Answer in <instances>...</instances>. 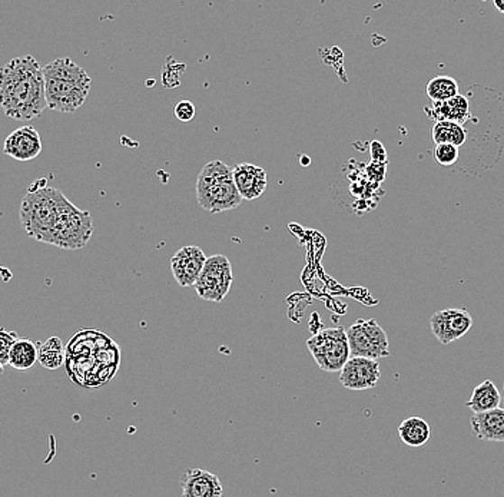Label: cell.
I'll list each match as a JSON object with an SVG mask.
<instances>
[{
    "label": "cell",
    "mask_w": 504,
    "mask_h": 497,
    "mask_svg": "<svg viewBox=\"0 0 504 497\" xmlns=\"http://www.w3.org/2000/svg\"><path fill=\"white\" fill-rule=\"evenodd\" d=\"M493 6L496 7L500 14H504V0H493Z\"/></svg>",
    "instance_id": "obj_26"
},
{
    "label": "cell",
    "mask_w": 504,
    "mask_h": 497,
    "mask_svg": "<svg viewBox=\"0 0 504 497\" xmlns=\"http://www.w3.org/2000/svg\"><path fill=\"white\" fill-rule=\"evenodd\" d=\"M472 430L483 442L504 443V407L473 414Z\"/></svg>",
    "instance_id": "obj_15"
},
{
    "label": "cell",
    "mask_w": 504,
    "mask_h": 497,
    "mask_svg": "<svg viewBox=\"0 0 504 497\" xmlns=\"http://www.w3.org/2000/svg\"><path fill=\"white\" fill-rule=\"evenodd\" d=\"M0 108L16 121L39 118L48 108L43 68L33 56L14 58L0 69Z\"/></svg>",
    "instance_id": "obj_1"
},
{
    "label": "cell",
    "mask_w": 504,
    "mask_h": 497,
    "mask_svg": "<svg viewBox=\"0 0 504 497\" xmlns=\"http://www.w3.org/2000/svg\"><path fill=\"white\" fill-rule=\"evenodd\" d=\"M19 340L18 334L14 331H7L0 328V364H9V355H11L12 348L14 343Z\"/></svg>",
    "instance_id": "obj_24"
},
{
    "label": "cell",
    "mask_w": 504,
    "mask_h": 497,
    "mask_svg": "<svg viewBox=\"0 0 504 497\" xmlns=\"http://www.w3.org/2000/svg\"><path fill=\"white\" fill-rule=\"evenodd\" d=\"M70 206L72 202L65 194L49 187L46 179L35 181L28 194L24 195L19 209L22 228L33 240L48 244L49 235L58 219Z\"/></svg>",
    "instance_id": "obj_3"
},
{
    "label": "cell",
    "mask_w": 504,
    "mask_h": 497,
    "mask_svg": "<svg viewBox=\"0 0 504 497\" xmlns=\"http://www.w3.org/2000/svg\"><path fill=\"white\" fill-rule=\"evenodd\" d=\"M206 262V254L199 247L187 245L178 250L170 260V270L174 274L175 281L181 287H194Z\"/></svg>",
    "instance_id": "obj_11"
},
{
    "label": "cell",
    "mask_w": 504,
    "mask_h": 497,
    "mask_svg": "<svg viewBox=\"0 0 504 497\" xmlns=\"http://www.w3.org/2000/svg\"><path fill=\"white\" fill-rule=\"evenodd\" d=\"M430 118L435 122H454L459 125H464L470 118V101L467 97L457 95L445 102H433L432 109H426Z\"/></svg>",
    "instance_id": "obj_16"
},
{
    "label": "cell",
    "mask_w": 504,
    "mask_h": 497,
    "mask_svg": "<svg viewBox=\"0 0 504 497\" xmlns=\"http://www.w3.org/2000/svg\"><path fill=\"white\" fill-rule=\"evenodd\" d=\"M234 274L231 261L225 255H214L206 258V265L202 268L198 281L195 282V291L206 301L221 303L224 301L231 285H233Z\"/></svg>",
    "instance_id": "obj_8"
},
{
    "label": "cell",
    "mask_w": 504,
    "mask_h": 497,
    "mask_svg": "<svg viewBox=\"0 0 504 497\" xmlns=\"http://www.w3.org/2000/svg\"><path fill=\"white\" fill-rule=\"evenodd\" d=\"M433 141L435 145L449 143L462 148L467 141V131L464 126L454 122H435L432 129Z\"/></svg>",
    "instance_id": "obj_20"
},
{
    "label": "cell",
    "mask_w": 504,
    "mask_h": 497,
    "mask_svg": "<svg viewBox=\"0 0 504 497\" xmlns=\"http://www.w3.org/2000/svg\"><path fill=\"white\" fill-rule=\"evenodd\" d=\"M41 152H42V140L38 129L33 126L14 129V133H9L5 140L4 153L21 162L33 161L41 155Z\"/></svg>",
    "instance_id": "obj_12"
},
{
    "label": "cell",
    "mask_w": 504,
    "mask_h": 497,
    "mask_svg": "<svg viewBox=\"0 0 504 497\" xmlns=\"http://www.w3.org/2000/svg\"><path fill=\"white\" fill-rule=\"evenodd\" d=\"M501 404V394L498 387L490 380L481 382L479 386L474 387L473 393L470 396L466 406L470 410L477 413H486V411L499 409Z\"/></svg>",
    "instance_id": "obj_17"
},
{
    "label": "cell",
    "mask_w": 504,
    "mask_h": 497,
    "mask_svg": "<svg viewBox=\"0 0 504 497\" xmlns=\"http://www.w3.org/2000/svg\"><path fill=\"white\" fill-rule=\"evenodd\" d=\"M501 403H503V407H504V384H503V396H501Z\"/></svg>",
    "instance_id": "obj_28"
},
{
    "label": "cell",
    "mask_w": 504,
    "mask_h": 497,
    "mask_svg": "<svg viewBox=\"0 0 504 497\" xmlns=\"http://www.w3.org/2000/svg\"><path fill=\"white\" fill-rule=\"evenodd\" d=\"M175 116L182 122H189L195 118V106L191 101H179L175 105Z\"/></svg>",
    "instance_id": "obj_25"
},
{
    "label": "cell",
    "mask_w": 504,
    "mask_h": 497,
    "mask_svg": "<svg viewBox=\"0 0 504 497\" xmlns=\"http://www.w3.org/2000/svg\"><path fill=\"white\" fill-rule=\"evenodd\" d=\"M433 157L435 162L442 167H453L457 164L460 157V150L457 146L449 145V143H440L435 146Z\"/></svg>",
    "instance_id": "obj_23"
},
{
    "label": "cell",
    "mask_w": 504,
    "mask_h": 497,
    "mask_svg": "<svg viewBox=\"0 0 504 497\" xmlns=\"http://www.w3.org/2000/svg\"><path fill=\"white\" fill-rule=\"evenodd\" d=\"M5 373V367L4 365L0 364V376H2V374H4Z\"/></svg>",
    "instance_id": "obj_27"
},
{
    "label": "cell",
    "mask_w": 504,
    "mask_h": 497,
    "mask_svg": "<svg viewBox=\"0 0 504 497\" xmlns=\"http://www.w3.org/2000/svg\"><path fill=\"white\" fill-rule=\"evenodd\" d=\"M197 201L213 214L238 208L243 199L234 184L233 168L218 160L204 165L197 179Z\"/></svg>",
    "instance_id": "obj_4"
},
{
    "label": "cell",
    "mask_w": 504,
    "mask_h": 497,
    "mask_svg": "<svg viewBox=\"0 0 504 497\" xmlns=\"http://www.w3.org/2000/svg\"><path fill=\"white\" fill-rule=\"evenodd\" d=\"M39 362L38 345L28 338H19L12 348L9 355V364L12 369L19 372H28L33 369Z\"/></svg>",
    "instance_id": "obj_19"
},
{
    "label": "cell",
    "mask_w": 504,
    "mask_h": 497,
    "mask_svg": "<svg viewBox=\"0 0 504 497\" xmlns=\"http://www.w3.org/2000/svg\"><path fill=\"white\" fill-rule=\"evenodd\" d=\"M345 331H347L352 357L371 358L377 362L379 358L389 357V337L384 328L374 318L371 320L360 318Z\"/></svg>",
    "instance_id": "obj_7"
},
{
    "label": "cell",
    "mask_w": 504,
    "mask_h": 497,
    "mask_svg": "<svg viewBox=\"0 0 504 497\" xmlns=\"http://www.w3.org/2000/svg\"><path fill=\"white\" fill-rule=\"evenodd\" d=\"M92 234L94 221L91 213L72 204L58 219L48 244L62 250H82L91 241Z\"/></svg>",
    "instance_id": "obj_6"
},
{
    "label": "cell",
    "mask_w": 504,
    "mask_h": 497,
    "mask_svg": "<svg viewBox=\"0 0 504 497\" xmlns=\"http://www.w3.org/2000/svg\"><path fill=\"white\" fill-rule=\"evenodd\" d=\"M234 184L237 187L243 199L252 201L264 194L267 189L268 177L264 168L257 167L254 164L235 165L233 168Z\"/></svg>",
    "instance_id": "obj_13"
},
{
    "label": "cell",
    "mask_w": 504,
    "mask_h": 497,
    "mask_svg": "<svg viewBox=\"0 0 504 497\" xmlns=\"http://www.w3.org/2000/svg\"><path fill=\"white\" fill-rule=\"evenodd\" d=\"M182 497H223L224 487L215 474L189 469L181 479Z\"/></svg>",
    "instance_id": "obj_14"
},
{
    "label": "cell",
    "mask_w": 504,
    "mask_h": 497,
    "mask_svg": "<svg viewBox=\"0 0 504 497\" xmlns=\"http://www.w3.org/2000/svg\"><path fill=\"white\" fill-rule=\"evenodd\" d=\"M43 79L46 105L60 114L78 111L91 92V77L69 58H58L45 65Z\"/></svg>",
    "instance_id": "obj_2"
},
{
    "label": "cell",
    "mask_w": 504,
    "mask_h": 497,
    "mask_svg": "<svg viewBox=\"0 0 504 497\" xmlns=\"http://www.w3.org/2000/svg\"><path fill=\"white\" fill-rule=\"evenodd\" d=\"M426 92L433 102H445L459 95V84L454 78L443 75L433 78L428 82Z\"/></svg>",
    "instance_id": "obj_22"
},
{
    "label": "cell",
    "mask_w": 504,
    "mask_h": 497,
    "mask_svg": "<svg viewBox=\"0 0 504 497\" xmlns=\"http://www.w3.org/2000/svg\"><path fill=\"white\" fill-rule=\"evenodd\" d=\"M473 318L463 308L440 309L430 318V328L442 345H452L469 333Z\"/></svg>",
    "instance_id": "obj_9"
},
{
    "label": "cell",
    "mask_w": 504,
    "mask_h": 497,
    "mask_svg": "<svg viewBox=\"0 0 504 497\" xmlns=\"http://www.w3.org/2000/svg\"><path fill=\"white\" fill-rule=\"evenodd\" d=\"M67 348L60 337H50L39 347V363L48 370H58L65 363Z\"/></svg>",
    "instance_id": "obj_21"
},
{
    "label": "cell",
    "mask_w": 504,
    "mask_h": 497,
    "mask_svg": "<svg viewBox=\"0 0 504 497\" xmlns=\"http://www.w3.org/2000/svg\"><path fill=\"white\" fill-rule=\"evenodd\" d=\"M381 379V370L377 360L352 357L340 372V382L347 390L362 391L374 389Z\"/></svg>",
    "instance_id": "obj_10"
},
{
    "label": "cell",
    "mask_w": 504,
    "mask_h": 497,
    "mask_svg": "<svg viewBox=\"0 0 504 497\" xmlns=\"http://www.w3.org/2000/svg\"><path fill=\"white\" fill-rule=\"evenodd\" d=\"M314 362L323 372L340 373L352 358L347 331L343 327L327 328L307 340Z\"/></svg>",
    "instance_id": "obj_5"
},
{
    "label": "cell",
    "mask_w": 504,
    "mask_h": 497,
    "mask_svg": "<svg viewBox=\"0 0 504 497\" xmlns=\"http://www.w3.org/2000/svg\"><path fill=\"white\" fill-rule=\"evenodd\" d=\"M399 436L404 445L410 447H423L430 440L432 430L427 421L420 418H408L399 426Z\"/></svg>",
    "instance_id": "obj_18"
}]
</instances>
